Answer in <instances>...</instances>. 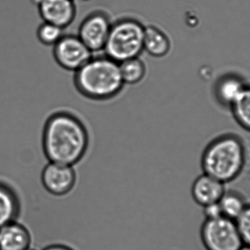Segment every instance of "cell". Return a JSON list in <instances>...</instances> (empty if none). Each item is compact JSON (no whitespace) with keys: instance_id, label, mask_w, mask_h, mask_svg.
<instances>
[{"instance_id":"cell-14","label":"cell","mask_w":250,"mask_h":250,"mask_svg":"<svg viewBox=\"0 0 250 250\" xmlns=\"http://www.w3.org/2000/svg\"><path fill=\"white\" fill-rule=\"evenodd\" d=\"M20 211V200L16 191L0 182V227L16 221Z\"/></svg>"},{"instance_id":"cell-12","label":"cell","mask_w":250,"mask_h":250,"mask_svg":"<svg viewBox=\"0 0 250 250\" xmlns=\"http://www.w3.org/2000/svg\"><path fill=\"white\" fill-rule=\"evenodd\" d=\"M31 245L30 232L17 220L0 227V250H29Z\"/></svg>"},{"instance_id":"cell-20","label":"cell","mask_w":250,"mask_h":250,"mask_svg":"<svg viewBox=\"0 0 250 250\" xmlns=\"http://www.w3.org/2000/svg\"><path fill=\"white\" fill-rule=\"evenodd\" d=\"M203 208H204L203 212H204L206 220H214V219L223 217L219 202L206 205V206L203 207Z\"/></svg>"},{"instance_id":"cell-21","label":"cell","mask_w":250,"mask_h":250,"mask_svg":"<svg viewBox=\"0 0 250 250\" xmlns=\"http://www.w3.org/2000/svg\"><path fill=\"white\" fill-rule=\"evenodd\" d=\"M42 250H76L68 245H62V244H54V245H48L45 247Z\"/></svg>"},{"instance_id":"cell-6","label":"cell","mask_w":250,"mask_h":250,"mask_svg":"<svg viewBox=\"0 0 250 250\" xmlns=\"http://www.w3.org/2000/svg\"><path fill=\"white\" fill-rule=\"evenodd\" d=\"M53 47L56 63L62 68L74 73L84 66L93 54L77 35H64Z\"/></svg>"},{"instance_id":"cell-4","label":"cell","mask_w":250,"mask_h":250,"mask_svg":"<svg viewBox=\"0 0 250 250\" xmlns=\"http://www.w3.org/2000/svg\"><path fill=\"white\" fill-rule=\"evenodd\" d=\"M144 31L145 26L135 18L113 22L104 47L105 55L119 63L140 57L144 51Z\"/></svg>"},{"instance_id":"cell-19","label":"cell","mask_w":250,"mask_h":250,"mask_svg":"<svg viewBox=\"0 0 250 250\" xmlns=\"http://www.w3.org/2000/svg\"><path fill=\"white\" fill-rule=\"evenodd\" d=\"M244 245L250 247V204L236 221Z\"/></svg>"},{"instance_id":"cell-7","label":"cell","mask_w":250,"mask_h":250,"mask_svg":"<svg viewBox=\"0 0 250 250\" xmlns=\"http://www.w3.org/2000/svg\"><path fill=\"white\" fill-rule=\"evenodd\" d=\"M112 23L105 12L96 10L83 19L77 35L92 53L99 52L104 51Z\"/></svg>"},{"instance_id":"cell-3","label":"cell","mask_w":250,"mask_h":250,"mask_svg":"<svg viewBox=\"0 0 250 250\" xmlns=\"http://www.w3.org/2000/svg\"><path fill=\"white\" fill-rule=\"evenodd\" d=\"M78 92L87 99L105 101L120 95L125 87L120 63L106 55L93 57L75 72Z\"/></svg>"},{"instance_id":"cell-2","label":"cell","mask_w":250,"mask_h":250,"mask_svg":"<svg viewBox=\"0 0 250 250\" xmlns=\"http://www.w3.org/2000/svg\"><path fill=\"white\" fill-rule=\"evenodd\" d=\"M248 147L234 134H224L213 139L201 157V167L208 175L225 184L237 180L248 163Z\"/></svg>"},{"instance_id":"cell-16","label":"cell","mask_w":250,"mask_h":250,"mask_svg":"<svg viewBox=\"0 0 250 250\" xmlns=\"http://www.w3.org/2000/svg\"><path fill=\"white\" fill-rule=\"evenodd\" d=\"M235 121L250 133V85L248 84L230 109Z\"/></svg>"},{"instance_id":"cell-11","label":"cell","mask_w":250,"mask_h":250,"mask_svg":"<svg viewBox=\"0 0 250 250\" xmlns=\"http://www.w3.org/2000/svg\"><path fill=\"white\" fill-rule=\"evenodd\" d=\"M226 189L224 183L203 173L194 181L191 194L195 202L204 207L218 203Z\"/></svg>"},{"instance_id":"cell-13","label":"cell","mask_w":250,"mask_h":250,"mask_svg":"<svg viewBox=\"0 0 250 250\" xmlns=\"http://www.w3.org/2000/svg\"><path fill=\"white\" fill-rule=\"evenodd\" d=\"M171 41L163 29L155 25L145 26L144 51L154 58H163L171 50Z\"/></svg>"},{"instance_id":"cell-1","label":"cell","mask_w":250,"mask_h":250,"mask_svg":"<svg viewBox=\"0 0 250 250\" xmlns=\"http://www.w3.org/2000/svg\"><path fill=\"white\" fill-rule=\"evenodd\" d=\"M42 144L48 161L74 167L87 153L89 134L86 125L76 114L68 111L56 112L45 122Z\"/></svg>"},{"instance_id":"cell-9","label":"cell","mask_w":250,"mask_h":250,"mask_svg":"<svg viewBox=\"0 0 250 250\" xmlns=\"http://www.w3.org/2000/svg\"><path fill=\"white\" fill-rule=\"evenodd\" d=\"M38 7L43 22L64 29L74 22L76 16L74 0H42Z\"/></svg>"},{"instance_id":"cell-5","label":"cell","mask_w":250,"mask_h":250,"mask_svg":"<svg viewBox=\"0 0 250 250\" xmlns=\"http://www.w3.org/2000/svg\"><path fill=\"white\" fill-rule=\"evenodd\" d=\"M201 238L207 250H239L244 245L236 221L225 217L205 220Z\"/></svg>"},{"instance_id":"cell-10","label":"cell","mask_w":250,"mask_h":250,"mask_svg":"<svg viewBox=\"0 0 250 250\" xmlns=\"http://www.w3.org/2000/svg\"><path fill=\"white\" fill-rule=\"evenodd\" d=\"M248 84L240 75L225 73L214 82L213 95L220 106L230 110Z\"/></svg>"},{"instance_id":"cell-18","label":"cell","mask_w":250,"mask_h":250,"mask_svg":"<svg viewBox=\"0 0 250 250\" xmlns=\"http://www.w3.org/2000/svg\"><path fill=\"white\" fill-rule=\"evenodd\" d=\"M63 32L64 29L62 28L53 23L43 22L38 26L37 37L40 42L43 45L54 46L64 35Z\"/></svg>"},{"instance_id":"cell-17","label":"cell","mask_w":250,"mask_h":250,"mask_svg":"<svg viewBox=\"0 0 250 250\" xmlns=\"http://www.w3.org/2000/svg\"><path fill=\"white\" fill-rule=\"evenodd\" d=\"M120 68L125 85H138L146 75V66L140 57L122 62Z\"/></svg>"},{"instance_id":"cell-23","label":"cell","mask_w":250,"mask_h":250,"mask_svg":"<svg viewBox=\"0 0 250 250\" xmlns=\"http://www.w3.org/2000/svg\"><path fill=\"white\" fill-rule=\"evenodd\" d=\"M41 1H42V0H31V1H32L33 4H36L37 6L40 4Z\"/></svg>"},{"instance_id":"cell-15","label":"cell","mask_w":250,"mask_h":250,"mask_svg":"<svg viewBox=\"0 0 250 250\" xmlns=\"http://www.w3.org/2000/svg\"><path fill=\"white\" fill-rule=\"evenodd\" d=\"M219 204L223 217L236 221L249 204L242 192L226 189Z\"/></svg>"},{"instance_id":"cell-22","label":"cell","mask_w":250,"mask_h":250,"mask_svg":"<svg viewBox=\"0 0 250 250\" xmlns=\"http://www.w3.org/2000/svg\"><path fill=\"white\" fill-rule=\"evenodd\" d=\"M239 250H250V247L244 245Z\"/></svg>"},{"instance_id":"cell-8","label":"cell","mask_w":250,"mask_h":250,"mask_svg":"<svg viewBox=\"0 0 250 250\" xmlns=\"http://www.w3.org/2000/svg\"><path fill=\"white\" fill-rule=\"evenodd\" d=\"M77 176L73 166L50 162L42 169L41 183L44 189L56 197L68 195L76 186Z\"/></svg>"}]
</instances>
